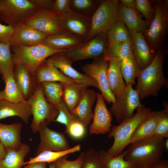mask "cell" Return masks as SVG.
Returning <instances> with one entry per match:
<instances>
[{
	"instance_id": "obj_52",
	"label": "cell",
	"mask_w": 168,
	"mask_h": 168,
	"mask_svg": "<svg viewBox=\"0 0 168 168\" xmlns=\"http://www.w3.org/2000/svg\"><path fill=\"white\" fill-rule=\"evenodd\" d=\"M4 90L0 91V101L4 99Z\"/></svg>"
},
{
	"instance_id": "obj_9",
	"label": "cell",
	"mask_w": 168,
	"mask_h": 168,
	"mask_svg": "<svg viewBox=\"0 0 168 168\" xmlns=\"http://www.w3.org/2000/svg\"><path fill=\"white\" fill-rule=\"evenodd\" d=\"M107 42V32H102L91 40L63 52L73 62L86 59H104Z\"/></svg>"
},
{
	"instance_id": "obj_21",
	"label": "cell",
	"mask_w": 168,
	"mask_h": 168,
	"mask_svg": "<svg viewBox=\"0 0 168 168\" xmlns=\"http://www.w3.org/2000/svg\"><path fill=\"white\" fill-rule=\"evenodd\" d=\"M33 77L36 85L45 81L59 82L64 84L78 83L45 60L38 67Z\"/></svg>"
},
{
	"instance_id": "obj_5",
	"label": "cell",
	"mask_w": 168,
	"mask_h": 168,
	"mask_svg": "<svg viewBox=\"0 0 168 168\" xmlns=\"http://www.w3.org/2000/svg\"><path fill=\"white\" fill-rule=\"evenodd\" d=\"M156 11L155 17L149 29L142 33L150 46L157 51L162 45L168 28L167 0L151 1Z\"/></svg>"
},
{
	"instance_id": "obj_31",
	"label": "cell",
	"mask_w": 168,
	"mask_h": 168,
	"mask_svg": "<svg viewBox=\"0 0 168 168\" xmlns=\"http://www.w3.org/2000/svg\"><path fill=\"white\" fill-rule=\"evenodd\" d=\"M12 70L2 75V79L5 84L4 100L13 102H25L23 95L18 88Z\"/></svg>"
},
{
	"instance_id": "obj_30",
	"label": "cell",
	"mask_w": 168,
	"mask_h": 168,
	"mask_svg": "<svg viewBox=\"0 0 168 168\" xmlns=\"http://www.w3.org/2000/svg\"><path fill=\"white\" fill-rule=\"evenodd\" d=\"M120 67L123 78L126 86L135 84V79L140 72L138 65L132 52L120 62Z\"/></svg>"
},
{
	"instance_id": "obj_26",
	"label": "cell",
	"mask_w": 168,
	"mask_h": 168,
	"mask_svg": "<svg viewBox=\"0 0 168 168\" xmlns=\"http://www.w3.org/2000/svg\"><path fill=\"white\" fill-rule=\"evenodd\" d=\"M109 64L108 69V80L110 90L115 97L121 95L126 86L122 76L120 67V62L112 58L108 60Z\"/></svg>"
},
{
	"instance_id": "obj_34",
	"label": "cell",
	"mask_w": 168,
	"mask_h": 168,
	"mask_svg": "<svg viewBox=\"0 0 168 168\" xmlns=\"http://www.w3.org/2000/svg\"><path fill=\"white\" fill-rule=\"evenodd\" d=\"M132 52L131 39L107 48L104 59L112 58L120 62Z\"/></svg>"
},
{
	"instance_id": "obj_25",
	"label": "cell",
	"mask_w": 168,
	"mask_h": 168,
	"mask_svg": "<svg viewBox=\"0 0 168 168\" xmlns=\"http://www.w3.org/2000/svg\"><path fill=\"white\" fill-rule=\"evenodd\" d=\"M22 124L17 122L10 124L0 123V140L6 147L18 149L22 144L21 141Z\"/></svg>"
},
{
	"instance_id": "obj_36",
	"label": "cell",
	"mask_w": 168,
	"mask_h": 168,
	"mask_svg": "<svg viewBox=\"0 0 168 168\" xmlns=\"http://www.w3.org/2000/svg\"><path fill=\"white\" fill-rule=\"evenodd\" d=\"M100 0H72L70 9L85 16H92L98 9Z\"/></svg>"
},
{
	"instance_id": "obj_46",
	"label": "cell",
	"mask_w": 168,
	"mask_h": 168,
	"mask_svg": "<svg viewBox=\"0 0 168 168\" xmlns=\"http://www.w3.org/2000/svg\"><path fill=\"white\" fill-rule=\"evenodd\" d=\"M14 28L9 25H5L0 23V42L9 43L13 34Z\"/></svg>"
},
{
	"instance_id": "obj_43",
	"label": "cell",
	"mask_w": 168,
	"mask_h": 168,
	"mask_svg": "<svg viewBox=\"0 0 168 168\" xmlns=\"http://www.w3.org/2000/svg\"><path fill=\"white\" fill-rule=\"evenodd\" d=\"M55 106L58 110L59 114L54 121L64 124L67 127L77 120L70 112L63 100Z\"/></svg>"
},
{
	"instance_id": "obj_17",
	"label": "cell",
	"mask_w": 168,
	"mask_h": 168,
	"mask_svg": "<svg viewBox=\"0 0 168 168\" xmlns=\"http://www.w3.org/2000/svg\"><path fill=\"white\" fill-rule=\"evenodd\" d=\"M130 32L132 35V52L141 70L152 63L157 51L149 44L142 33L133 31Z\"/></svg>"
},
{
	"instance_id": "obj_20",
	"label": "cell",
	"mask_w": 168,
	"mask_h": 168,
	"mask_svg": "<svg viewBox=\"0 0 168 168\" xmlns=\"http://www.w3.org/2000/svg\"><path fill=\"white\" fill-rule=\"evenodd\" d=\"M97 99V93L93 90L86 89L77 107L70 112L85 127L88 126L93 119L92 108Z\"/></svg>"
},
{
	"instance_id": "obj_53",
	"label": "cell",
	"mask_w": 168,
	"mask_h": 168,
	"mask_svg": "<svg viewBox=\"0 0 168 168\" xmlns=\"http://www.w3.org/2000/svg\"><path fill=\"white\" fill-rule=\"evenodd\" d=\"M168 138H167V139L165 141V147L167 149H168Z\"/></svg>"
},
{
	"instance_id": "obj_2",
	"label": "cell",
	"mask_w": 168,
	"mask_h": 168,
	"mask_svg": "<svg viewBox=\"0 0 168 168\" xmlns=\"http://www.w3.org/2000/svg\"><path fill=\"white\" fill-rule=\"evenodd\" d=\"M165 54L162 48L157 50L152 63L141 71L135 89L140 100L151 96L157 97L159 90L167 85L168 79L163 72Z\"/></svg>"
},
{
	"instance_id": "obj_12",
	"label": "cell",
	"mask_w": 168,
	"mask_h": 168,
	"mask_svg": "<svg viewBox=\"0 0 168 168\" xmlns=\"http://www.w3.org/2000/svg\"><path fill=\"white\" fill-rule=\"evenodd\" d=\"M23 23L48 36L65 30L60 25L58 17L51 9H39L26 18Z\"/></svg>"
},
{
	"instance_id": "obj_3",
	"label": "cell",
	"mask_w": 168,
	"mask_h": 168,
	"mask_svg": "<svg viewBox=\"0 0 168 168\" xmlns=\"http://www.w3.org/2000/svg\"><path fill=\"white\" fill-rule=\"evenodd\" d=\"M136 113L131 117L125 119L119 125H112L108 135L113 137V143L106 151L108 157H114L121 153L127 146L128 142L138 126L149 116L152 111L150 108L142 105L136 109Z\"/></svg>"
},
{
	"instance_id": "obj_16",
	"label": "cell",
	"mask_w": 168,
	"mask_h": 168,
	"mask_svg": "<svg viewBox=\"0 0 168 168\" xmlns=\"http://www.w3.org/2000/svg\"><path fill=\"white\" fill-rule=\"evenodd\" d=\"M93 113V121L89 129L90 134H105L109 132L112 115L108 109L101 94L97 93V101Z\"/></svg>"
},
{
	"instance_id": "obj_14",
	"label": "cell",
	"mask_w": 168,
	"mask_h": 168,
	"mask_svg": "<svg viewBox=\"0 0 168 168\" xmlns=\"http://www.w3.org/2000/svg\"><path fill=\"white\" fill-rule=\"evenodd\" d=\"M59 22L66 30L85 40L90 32L92 16H89L73 12L70 9L64 16L58 17Z\"/></svg>"
},
{
	"instance_id": "obj_1",
	"label": "cell",
	"mask_w": 168,
	"mask_h": 168,
	"mask_svg": "<svg viewBox=\"0 0 168 168\" xmlns=\"http://www.w3.org/2000/svg\"><path fill=\"white\" fill-rule=\"evenodd\" d=\"M165 148L164 138L153 135L128 145L124 159L136 168H151L162 159Z\"/></svg>"
},
{
	"instance_id": "obj_41",
	"label": "cell",
	"mask_w": 168,
	"mask_h": 168,
	"mask_svg": "<svg viewBox=\"0 0 168 168\" xmlns=\"http://www.w3.org/2000/svg\"><path fill=\"white\" fill-rule=\"evenodd\" d=\"M136 9L142 15L147 23L150 25L156 13L155 7L151 1L136 0Z\"/></svg>"
},
{
	"instance_id": "obj_27",
	"label": "cell",
	"mask_w": 168,
	"mask_h": 168,
	"mask_svg": "<svg viewBox=\"0 0 168 168\" xmlns=\"http://www.w3.org/2000/svg\"><path fill=\"white\" fill-rule=\"evenodd\" d=\"M6 155L0 161V168H21L25 165L24 159L30 150V146L22 143L20 147H6Z\"/></svg>"
},
{
	"instance_id": "obj_22",
	"label": "cell",
	"mask_w": 168,
	"mask_h": 168,
	"mask_svg": "<svg viewBox=\"0 0 168 168\" xmlns=\"http://www.w3.org/2000/svg\"><path fill=\"white\" fill-rule=\"evenodd\" d=\"M85 42V40L67 30L49 35L40 43L57 50L69 49Z\"/></svg>"
},
{
	"instance_id": "obj_33",
	"label": "cell",
	"mask_w": 168,
	"mask_h": 168,
	"mask_svg": "<svg viewBox=\"0 0 168 168\" xmlns=\"http://www.w3.org/2000/svg\"><path fill=\"white\" fill-rule=\"evenodd\" d=\"M41 85L44 97L49 104L56 105L62 101L64 83L54 82H43Z\"/></svg>"
},
{
	"instance_id": "obj_49",
	"label": "cell",
	"mask_w": 168,
	"mask_h": 168,
	"mask_svg": "<svg viewBox=\"0 0 168 168\" xmlns=\"http://www.w3.org/2000/svg\"><path fill=\"white\" fill-rule=\"evenodd\" d=\"M119 1L128 8H136V0H120Z\"/></svg>"
},
{
	"instance_id": "obj_35",
	"label": "cell",
	"mask_w": 168,
	"mask_h": 168,
	"mask_svg": "<svg viewBox=\"0 0 168 168\" xmlns=\"http://www.w3.org/2000/svg\"><path fill=\"white\" fill-rule=\"evenodd\" d=\"M81 147V145L78 144L65 151L59 152L49 151H44L34 157L30 158L29 161L25 162V165L40 162L51 163L60 157L68 155L71 153L79 151Z\"/></svg>"
},
{
	"instance_id": "obj_7",
	"label": "cell",
	"mask_w": 168,
	"mask_h": 168,
	"mask_svg": "<svg viewBox=\"0 0 168 168\" xmlns=\"http://www.w3.org/2000/svg\"><path fill=\"white\" fill-rule=\"evenodd\" d=\"M118 0H100L99 6L92 16L91 27L85 42L96 35L107 32L119 19Z\"/></svg>"
},
{
	"instance_id": "obj_48",
	"label": "cell",
	"mask_w": 168,
	"mask_h": 168,
	"mask_svg": "<svg viewBox=\"0 0 168 168\" xmlns=\"http://www.w3.org/2000/svg\"><path fill=\"white\" fill-rule=\"evenodd\" d=\"M47 163L45 162H37L26 165L24 168H46Z\"/></svg>"
},
{
	"instance_id": "obj_44",
	"label": "cell",
	"mask_w": 168,
	"mask_h": 168,
	"mask_svg": "<svg viewBox=\"0 0 168 168\" xmlns=\"http://www.w3.org/2000/svg\"><path fill=\"white\" fill-rule=\"evenodd\" d=\"M85 127L77 120L66 127L63 133H68L72 138L79 139L82 138L86 133Z\"/></svg>"
},
{
	"instance_id": "obj_15",
	"label": "cell",
	"mask_w": 168,
	"mask_h": 168,
	"mask_svg": "<svg viewBox=\"0 0 168 168\" xmlns=\"http://www.w3.org/2000/svg\"><path fill=\"white\" fill-rule=\"evenodd\" d=\"M45 60L57 68L63 74L78 83H85L99 89L95 80L76 70L72 66V61L63 52L54 54Z\"/></svg>"
},
{
	"instance_id": "obj_10",
	"label": "cell",
	"mask_w": 168,
	"mask_h": 168,
	"mask_svg": "<svg viewBox=\"0 0 168 168\" xmlns=\"http://www.w3.org/2000/svg\"><path fill=\"white\" fill-rule=\"evenodd\" d=\"M142 105L138 92L130 84L122 94L115 97L109 110L120 124L132 117L134 110Z\"/></svg>"
},
{
	"instance_id": "obj_23",
	"label": "cell",
	"mask_w": 168,
	"mask_h": 168,
	"mask_svg": "<svg viewBox=\"0 0 168 168\" xmlns=\"http://www.w3.org/2000/svg\"><path fill=\"white\" fill-rule=\"evenodd\" d=\"M13 74L18 88L27 100L33 94L36 86L33 75L26 67L21 64L15 65Z\"/></svg>"
},
{
	"instance_id": "obj_29",
	"label": "cell",
	"mask_w": 168,
	"mask_h": 168,
	"mask_svg": "<svg viewBox=\"0 0 168 168\" xmlns=\"http://www.w3.org/2000/svg\"><path fill=\"white\" fill-rule=\"evenodd\" d=\"M160 113V111H152V114L138 126L128 140L127 146L154 135Z\"/></svg>"
},
{
	"instance_id": "obj_47",
	"label": "cell",
	"mask_w": 168,
	"mask_h": 168,
	"mask_svg": "<svg viewBox=\"0 0 168 168\" xmlns=\"http://www.w3.org/2000/svg\"><path fill=\"white\" fill-rule=\"evenodd\" d=\"M39 9H51L54 1L53 0H30Z\"/></svg>"
},
{
	"instance_id": "obj_11",
	"label": "cell",
	"mask_w": 168,
	"mask_h": 168,
	"mask_svg": "<svg viewBox=\"0 0 168 168\" xmlns=\"http://www.w3.org/2000/svg\"><path fill=\"white\" fill-rule=\"evenodd\" d=\"M109 64V61L106 59H94L91 63H86L83 66L82 70L85 75L95 80L105 100L110 104L114 102L115 97L110 91L108 84V69Z\"/></svg>"
},
{
	"instance_id": "obj_45",
	"label": "cell",
	"mask_w": 168,
	"mask_h": 168,
	"mask_svg": "<svg viewBox=\"0 0 168 168\" xmlns=\"http://www.w3.org/2000/svg\"><path fill=\"white\" fill-rule=\"evenodd\" d=\"M72 0H55L51 9L58 17L65 16L70 10Z\"/></svg>"
},
{
	"instance_id": "obj_18",
	"label": "cell",
	"mask_w": 168,
	"mask_h": 168,
	"mask_svg": "<svg viewBox=\"0 0 168 168\" xmlns=\"http://www.w3.org/2000/svg\"><path fill=\"white\" fill-rule=\"evenodd\" d=\"M48 35L23 23L14 28L9 44L10 45L32 46L38 44Z\"/></svg>"
},
{
	"instance_id": "obj_42",
	"label": "cell",
	"mask_w": 168,
	"mask_h": 168,
	"mask_svg": "<svg viewBox=\"0 0 168 168\" xmlns=\"http://www.w3.org/2000/svg\"><path fill=\"white\" fill-rule=\"evenodd\" d=\"M84 156V152H81L78 157L75 160L67 159L68 155L60 157L52 163L56 168H81Z\"/></svg>"
},
{
	"instance_id": "obj_13",
	"label": "cell",
	"mask_w": 168,
	"mask_h": 168,
	"mask_svg": "<svg viewBox=\"0 0 168 168\" xmlns=\"http://www.w3.org/2000/svg\"><path fill=\"white\" fill-rule=\"evenodd\" d=\"M45 120L40 124V142L36 150L35 156L45 151H62L71 148L64 133L51 130Z\"/></svg>"
},
{
	"instance_id": "obj_24",
	"label": "cell",
	"mask_w": 168,
	"mask_h": 168,
	"mask_svg": "<svg viewBox=\"0 0 168 168\" xmlns=\"http://www.w3.org/2000/svg\"><path fill=\"white\" fill-rule=\"evenodd\" d=\"M32 115L30 106L27 101L18 102L4 99L0 101V120L8 117L17 116L27 124Z\"/></svg>"
},
{
	"instance_id": "obj_37",
	"label": "cell",
	"mask_w": 168,
	"mask_h": 168,
	"mask_svg": "<svg viewBox=\"0 0 168 168\" xmlns=\"http://www.w3.org/2000/svg\"><path fill=\"white\" fill-rule=\"evenodd\" d=\"M106 151H97L93 148L84 152V158L81 168H103Z\"/></svg>"
},
{
	"instance_id": "obj_40",
	"label": "cell",
	"mask_w": 168,
	"mask_h": 168,
	"mask_svg": "<svg viewBox=\"0 0 168 168\" xmlns=\"http://www.w3.org/2000/svg\"><path fill=\"white\" fill-rule=\"evenodd\" d=\"M125 152L114 157H105L103 168H136L131 162L124 159Z\"/></svg>"
},
{
	"instance_id": "obj_28",
	"label": "cell",
	"mask_w": 168,
	"mask_h": 168,
	"mask_svg": "<svg viewBox=\"0 0 168 168\" xmlns=\"http://www.w3.org/2000/svg\"><path fill=\"white\" fill-rule=\"evenodd\" d=\"M89 86L85 83L64 84L62 100L70 112L77 106L84 91Z\"/></svg>"
},
{
	"instance_id": "obj_55",
	"label": "cell",
	"mask_w": 168,
	"mask_h": 168,
	"mask_svg": "<svg viewBox=\"0 0 168 168\" xmlns=\"http://www.w3.org/2000/svg\"><path fill=\"white\" fill-rule=\"evenodd\" d=\"M1 0H0V10L1 8Z\"/></svg>"
},
{
	"instance_id": "obj_32",
	"label": "cell",
	"mask_w": 168,
	"mask_h": 168,
	"mask_svg": "<svg viewBox=\"0 0 168 168\" xmlns=\"http://www.w3.org/2000/svg\"><path fill=\"white\" fill-rule=\"evenodd\" d=\"M107 48L131 39V34L125 24L118 20L107 32Z\"/></svg>"
},
{
	"instance_id": "obj_54",
	"label": "cell",
	"mask_w": 168,
	"mask_h": 168,
	"mask_svg": "<svg viewBox=\"0 0 168 168\" xmlns=\"http://www.w3.org/2000/svg\"><path fill=\"white\" fill-rule=\"evenodd\" d=\"M49 168H56L51 163H49Z\"/></svg>"
},
{
	"instance_id": "obj_38",
	"label": "cell",
	"mask_w": 168,
	"mask_h": 168,
	"mask_svg": "<svg viewBox=\"0 0 168 168\" xmlns=\"http://www.w3.org/2000/svg\"><path fill=\"white\" fill-rule=\"evenodd\" d=\"M14 65L10 45L9 43L0 42V74L2 75L8 71L14 70Z\"/></svg>"
},
{
	"instance_id": "obj_50",
	"label": "cell",
	"mask_w": 168,
	"mask_h": 168,
	"mask_svg": "<svg viewBox=\"0 0 168 168\" xmlns=\"http://www.w3.org/2000/svg\"><path fill=\"white\" fill-rule=\"evenodd\" d=\"M151 168H168V161L162 159Z\"/></svg>"
},
{
	"instance_id": "obj_39",
	"label": "cell",
	"mask_w": 168,
	"mask_h": 168,
	"mask_svg": "<svg viewBox=\"0 0 168 168\" xmlns=\"http://www.w3.org/2000/svg\"><path fill=\"white\" fill-rule=\"evenodd\" d=\"M163 104L164 109L160 111V115L154 135L164 138L168 137V103L164 101Z\"/></svg>"
},
{
	"instance_id": "obj_19",
	"label": "cell",
	"mask_w": 168,
	"mask_h": 168,
	"mask_svg": "<svg viewBox=\"0 0 168 168\" xmlns=\"http://www.w3.org/2000/svg\"><path fill=\"white\" fill-rule=\"evenodd\" d=\"M118 7L119 20L125 24L130 31L143 33L149 29L150 25L136 9L128 8L119 1Z\"/></svg>"
},
{
	"instance_id": "obj_4",
	"label": "cell",
	"mask_w": 168,
	"mask_h": 168,
	"mask_svg": "<svg viewBox=\"0 0 168 168\" xmlns=\"http://www.w3.org/2000/svg\"><path fill=\"white\" fill-rule=\"evenodd\" d=\"M10 49L14 65H24L33 76L39 65L47 58L68 49H55L41 43L32 46L12 45Z\"/></svg>"
},
{
	"instance_id": "obj_6",
	"label": "cell",
	"mask_w": 168,
	"mask_h": 168,
	"mask_svg": "<svg viewBox=\"0 0 168 168\" xmlns=\"http://www.w3.org/2000/svg\"><path fill=\"white\" fill-rule=\"evenodd\" d=\"M26 101L30 106L33 116L30 127L34 134L38 132L41 122L46 120L49 125L58 114L59 111L56 106L46 101L40 84L36 85L34 93Z\"/></svg>"
},
{
	"instance_id": "obj_51",
	"label": "cell",
	"mask_w": 168,
	"mask_h": 168,
	"mask_svg": "<svg viewBox=\"0 0 168 168\" xmlns=\"http://www.w3.org/2000/svg\"><path fill=\"white\" fill-rule=\"evenodd\" d=\"M6 154V147L0 140V161L5 158Z\"/></svg>"
},
{
	"instance_id": "obj_8",
	"label": "cell",
	"mask_w": 168,
	"mask_h": 168,
	"mask_svg": "<svg viewBox=\"0 0 168 168\" xmlns=\"http://www.w3.org/2000/svg\"><path fill=\"white\" fill-rule=\"evenodd\" d=\"M0 21L14 28L39 10L30 0H1Z\"/></svg>"
}]
</instances>
